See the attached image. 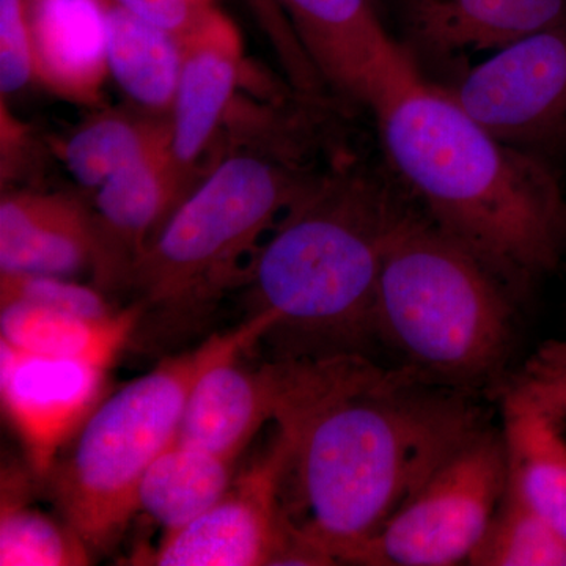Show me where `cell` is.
I'll return each mask as SVG.
<instances>
[{"label": "cell", "mask_w": 566, "mask_h": 566, "mask_svg": "<svg viewBox=\"0 0 566 566\" xmlns=\"http://www.w3.org/2000/svg\"><path fill=\"white\" fill-rule=\"evenodd\" d=\"M271 368L296 524L334 565H354L434 469L486 427L468 394L406 365L387 370L345 353L279 357Z\"/></svg>", "instance_id": "obj_1"}, {"label": "cell", "mask_w": 566, "mask_h": 566, "mask_svg": "<svg viewBox=\"0 0 566 566\" xmlns=\"http://www.w3.org/2000/svg\"><path fill=\"white\" fill-rule=\"evenodd\" d=\"M382 144L428 219L524 296L566 255V196L546 159L502 142L422 74L375 107Z\"/></svg>", "instance_id": "obj_2"}, {"label": "cell", "mask_w": 566, "mask_h": 566, "mask_svg": "<svg viewBox=\"0 0 566 566\" xmlns=\"http://www.w3.org/2000/svg\"><path fill=\"white\" fill-rule=\"evenodd\" d=\"M411 208L359 170L312 180L256 253L255 312L282 357L360 353L375 338L376 292L395 230ZM253 312V314H255Z\"/></svg>", "instance_id": "obj_3"}, {"label": "cell", "mask_w": 566, "mask_h": 566, "mask_svg": "<svg viewBox=\"0 0 566 566\" xmlns=\"http://www.w3.org/2000/svg\"><path fill=\"white\" fill-rule=\"evenodd\" d=\"M513 297L485 264L411 210L382 262L375 340L436 385L471 394L504 371Z\"/></svg>", "instance_id": "obj_4"}, {"label": "cell", "mask_w": 566, "mask_h": 566, "mask_svg": "<svg viewBox=\"0 0 566 566\" xmlns=\"http://www.w3.org/2000/svg\"><path fill=\"white\" fill-rule=\"evenodd\" d=\"M311 181L270 156L223 159L186 193L134 266L126 289L142 311L137 331L174 335L200 323L237 281L241 260Z\"/></svg>", "instance_id": "obj_5"}, {"label": "cell", "mask_w": 566, "mask_h": 566, "mask_svg": "<svg viewBox=\"0 0 566 566\" xmlns=\"http://www.w3.org/2000/svg\"><path fill=\"white\" fill-rule=\"evenodd\" d=\"M230 337L232 331L211 335L112 394L41 480L92 553H109L120 542L139 512L145 472L172 444L193 381Z\"/></svg>", "instance_id": "obj_6"}, {"label": "cell", "mask_w": 566, "mask_h": 566, "mask_svg": "<svg viewBox=\"0 0 566 566\" xmlns=\"http://www.w3.org/2000/svg\"><path fill=\"white\" fill-rule=\"evenodd\" d=\"M505 488L504 438L485 427L434 469L354 565L469 564Z\"/></svg>", "instance_id": "obj_7"}, {"label": "cell", "mask_w": 566, "mask_h": 566, "mask_svg": "<svg viewBox=\"0 0 566 566\" xmlns=\"http://www.w3.org/2000/svg\"><path fill=\"white\" fill-rule=\"evenodd\" d=\"M289 439L281 430L270 449L234 476L207 512L164 535L133 564L156 566L333 565L294 523L285 499Z\"/></svg>", "instance_id": "obj_8"}, {"label": "cell", "mask_w": 566, "mask_h": 566, "mask_svg": "<svg viewBox=\"0 0 566 566\" xmlns=\"http://www.w3.org/2000/svg\"><path fill=\"white\" fill-rule=\"evenodd\" d=\"M449 95L497 139L546 159L566 153V18L463 74Z\"/></svg>", "instance_id": "obj_9"}, {"label": "cell", "mask_w": 566, "mask_h": 566, "mask_svg": "<svg viewBox=\"0 0 566 566\" xmlns=\"http://www.w3.org/2000/svg\"><path fill=\"white\" fill-rule=\"evenodd\" d=\"M319 77L346 98L378 106L420 73L403 44L389 35L374 0H274Z\"/></svg>", "instance_id": "obj_10"}, {"label": "cell", "mask_w": 566, "mask_h": 566, "mask_svg": "<svg viewBox=\"0 0 566 566\" xmlns=\"http://www.w3.org/2000/svg\"><path fill=\"white\" fill-rule=\"evenodd\" d=\"M109 367L21 352L0 340V400L32 475L43 480L102 403Z\"/></svg>", "instance_id": "obj_11"}, {"label": "cell", "mask_w": 566, "mask_h": 566, "mask_svg": "<svg viewBox=\"0 0 566 566\" xmlns=\"http://www.w3.org/2000/svg\"><path fill=\"white\" fill-rule=\"evenodd\" d=\"M274 318L255 312L232 329L229 344L205 365L186 398L175 442L238 461L260 428L273 422L275 387L270 363L251 368L241 357L273 329Z\"/></svg>", "instance_id": "obj_12"}, {"label": "cell", "mask_w": 566, "mask_h": 566, "mask_svg": "<svg viewBox=\"0 0 566 566\" xmlns=\"http://www.w3.org/2000/svg\"><path fill=\"white\" fill-rule=\"evenodd\" d=\"M95 192L93 274L99 289H126L142 253L186 196L170 148L125 167Z\"/></svg>", "instance_id": "obj_13"}, {"label": "cell", "mask_w": 566, "mask_h": 566, "mask_svg": "<svg viewBox=\"0 0 566 566\" xmlns=\"http://www.w3.org/2000/svg\"><path fill=\"white\" fill-rule=\"evenodd\" d=\"M182 61L169 114L170 158L188 193L193 167L210 147L240 80L243 46L232 22L214 9L181 39Z\"/></svg>", "instance_id": "obj_14"}, {"label": "cell", "mask_w": 566, "mask_h": 566, "mask_svg": "<svg viewBox=\"0 0 566 566\" xmlns=\"http://www.w3.org/2000/svg\"><path fill=\"white\" fill-rule=\"evenodd\" d=\"M409 57L449 63L499 51L566 18V0H397Z\"/></svg>", "instance_id": "obj_15"}, {"label": "cell", "mask_w": 566, "mask_h": 566, "mask_svg": "<svg viewBox=\"0 0 566 566\" xmlns=\"http://www.w3.org/2000/svg\"><path fill=\"white\" fill-rule=\"evenodd\" d=\"M92 211L62 193L9 192L0 200V273L69 277L95 262Z\"/></svg>", "instance_id": "obj_16"}, {"label": "cell", "mask_w": 566, "mask_h": 566, "mask_svg": "<svg viewBox=\"0 0 566 566\" xmlns=\"http://www.w3.org/2000/svg\"><path fill=\"white\" fill-rule=\"evenodd\" d=\"M35 80L55 95L93 106L107 65L103 0H25Z\"/></svg>", "instance_id": "obj_17"}, {"label": "cell", "mask_w": 566, "mask_h": 566, "mask_svg": "<svg viewBox=\"0 0 566 566\" xmlns=\"http://www.w3.org/2000/svg\"><path fill=\"white\" fill-rule=\"evenodd\" d=\"M564 431L523 398L504 394L506 486L566 542Z\"/></svg>", "instance_id": "obj_18"}, {"label": "cell", "mask_w": 566, "mask_h": 566, "mask_svg": "<svg viewBox=\"0 0 566 566\" xmlns=\"http://www.w3.org/2000/svg\"><path fill=\"white\" fill-rule=\"evenodd\" d=\"M0 340L21 352L111 367L132 342L142 311L133 303L104 319L28 303L0 305Z\"/></svg>", "instance_id": "obj_19"}, {"label": "cell", "mask_w": 566, "mask_h": 566, "mask_svg": "<svg viewBox=\"0 0 566 566\" xmlns=\"http://www.w3.org/2000/svg\"><path fill=\"white\" fill-rule=\"evenodd\" d=\"M103 7L109 76L140 109L166 118L180 76V39L115 0H103Z\"/></svg>", "instance_id": "obj_20"}, {"label": "cell", "mask_w": 566, "mask_h": 566, "mask_svg": "<svg viewBox=\"0 0 566 566\" xmlns=\"http://www.w3.org/2000/svg\"><path fill=\"white\" fill-rule=\"evenodd\" d=\"M237 461L174 442L156 458L139 486V510L166 534L191 523L232 485Z\"/></svg>", "instance_id": "obj_21"}, {"label": "cell", "mask_w": 566, "mask_h": 566, "mask_svg": "<svg viewBox=\"0 0 566 566\" xmlns=\"http://www.w3.org/2000/svg\"><path fill=\"white\" fill-rule=\"evenodd\" d=\"M167 147L169 118L104 112L63 144L62 159L74 180L96 191L125 167Z\"/></svg>", "instance_id": "obj_22"}, {"label": "cell", "mask_w": 566, "mask_h": 566, "mask_svg": "<svg viewBox=\"0 0 566 566\" xmlns=\"http://www.w3.org/2000/svg\"><path fill=\"white\" fill-rule=\"evenodd\" d=\"M29 480L3 469L0 499V565L82 566L92 564L91 547L66 523L28 504Z\"/></svg>", "instance_id": "obj_23"}, {"label": "cell", "mask_w": 566, "mask_h": 566, "mask_svg": "<svg viewBox=\"0 0 566 566\" xmlns=\"http://www.w3.org/2000/svg\"><path fill=\"white\" fill-rule=\"evenodd\" d=\"M468 565L566 566V542L506 486Z\"/></svg>", "instance_id": "obj_24"}, {"label": "cell", "mask_w": 566, "mask_h": 566, "mask_svg": "<svg viewBox=\"0 0 566 566\" xmlns=\"http://www.w3.org/2000/svg\"><path fill=\"white\" fill-rule=\"evenodd\" d=\"M10 303L41 305L91 319L109 318L118 312L99 290L48 274L0 273V305Z\"/></svg>", "instance_id": "obj_25"}, {"label": "cell", "mask_w": 566, "mask_h": 566, "mask_svg": "<svg viewBox=\"0 0 566 566\" xmlns=\"http://www.w3.org/2000/svg\"><path fill=\"white\" fill-rule=\"evenodd\" d=\"M505 394L523 398L562 431L566 428V340H549L510 378Z\"/></svg>", "instance_id": "obj_26"}, {"label": "cell", "mask_w": 566, "mask_h": 566, "mask_svg": "<svg viewBox=\"0 0 566 566\" xmlns=\"http://www.w3.org/2000/svg\"><path fill=\"white\" fill-rule=\"evenodd\" d=\"M35 80L25 0H0V92L14 95Z\"/></svg>", "instance_id": "obj_27"}, {"label": "cell", "mask_w": 566, "mask_h": 566, "mask_svg": "<svg viewBox=\"0 0 566 566\" xmlns=\"http://www.w3.org/2000/svg\"><path fill=\"white\" fill-rule=\"evenodd\" d=\"M158 28L166 29L178 39H185L207 17L211 7L196 0H115Z\"/></svg>", "instance_id": "obj_28"}, {"label": "cell", "mask_w": 566, "mask_h": 566, "mask_svg": "<svg viewBox=\"0 0 566 566\" xmlns=\"http://www.w3.org/2000/svg\"><path fill=\"white\" fill-rule=\"evenodd\" d=\"M196 2L208 3V0H196Z\"/></svg>", "instance_id": "obj_29"}]
</instances>
